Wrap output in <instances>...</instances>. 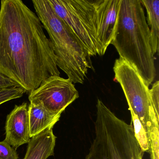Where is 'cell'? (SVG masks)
<instances>
[{"instance_id":"cell-1","label":"cell","mask_w":159,"mask_h":159,"mask_svg":"<svg viewBox=\"0 0 159 159\" xmlns=\"http://www.w3.org/2000/svg\"><path fill=\"white\" fill-rule=\"evenodd\" d=\"M43 28L38 16L21 0L1 2L0 73L29 93L60 74Z\"/></svg>"},{"instance_id":"cell-2","label":"cell","mask_w":159,"mask_h":159,"mask_svg":"<svg viewBox=\"0 0 159 159\" xmlns=\"http://www.w3.org/2000/svg\"><path fill=\"white\" fill-rule=\"evenodd\" d=\"M111 44L134 67L148 86L156 75L149 28L140 0H121L117 26Z\"/></svg>"},{"instance_id":"cell-3","label":"cell","mask_w":159,"mask_h":159,"mask_svg":"<svg viewBox=\"0 0 159 159\" xmlns=\"http://www.w3.org/2000/svg\"><path fill=\"white\" fill-rule=\"evenodd\" d=\"M95 136L84 159H143L131 124L98 99Z\"/></svg>"},{"instance_id":"cell-4","label":"cell","mask_w":159,"mask_h":159,"mask_svg":"<svg viewBox=\"0 0 159 159\" xmlns=\"http://www.w3.org/2000/svg\"><path fill=\"white\" fill-rule=\"evenodd\" d=\"M37 16L50 37L57 65L73 83L83 84L90 67L83 46L55 13L48 0H33Z\"/></svg>"},{"instance_id":"cell-5","label":"cell","mask_w":159,"mask_h":159,"mask_svg":"<svg viewBox=\"0 0 159 159\" xmlns=\"http://www.w3.org/2000/svg\"><path fill=\"white\" fill-rule=\"evenodd\" d=\"M55 13L80 41L89 57L104 55L93 25L94 0H48Z\"/></svg>"},{"instance_id":"cell-6","label":"cell","mask_w":159,"mask_h":159,"mask_svg":"<svg viewBox=\"0 0 159 159\" xmlns=\"http://www.w3.org/2000/svg\"><path fill=\"white\" fill-rule=\"evenodd\" d=\"M113 71L115 80L124 93L130 112L138 117L149 134L151 117L148 86L134 68L120 57L115 60Z\"/></svg>"},{"instance_id":"cell-7","label":"cell","mask_w":159,"mask_h":159,"mask_svg":"<svg viewBox=\"0 0 159 159\" xmlns=\"http://www.w3.org/2000/svg\"><path fill=\"white\" fill-rule=\"evenodd\" d=\"M79 97V92L70 79L52 76L30 92L29 99L30 103L41 105L52 114L61 115Z\"/></svg>"},{"instance_id":"cell-8","label":"cell","mask_w":159,"mask_h":159,"mask_svg":"<svg viewBox=\"0 0 159 159\" xmlns=\"http://www.w3.org/2000/svg\"><path fill=\"white\" fill-rule=\"evenodd\" d=\"M120 2L121 0H94V26L104 55L114 37Z\"/></svg>"},{"instance_id":"cell-9","label":"cell","mask_w":159,"mask_h":159,"mask_svg":"<svg viewBox=\"0 0 159 159\" xmlns=\"http://www.w3.org/2000/svg\"><path fill=\"white\" fill-rule=\"evenodd\" d=\"M27 103L16 105L7 116L4 140L14 148L29 142L30 139L29 117Z\"/></svg>"},{"instance_id":"cell-10","label":"cell","mask_w":159,"mask_h":159,"mask_svg":"<svg viewBox=\"0 0 159 159\" xmlns=\"http://www.w3.org/2000/svg\"><path fill=\"white\" fill-rule=\"evenodd\" d=\"M56 137L48 129L31 138L24 159H47L54 154Z\"/></svg>"},{"instance_id":"cell-11","label":"cell","mask_w":159,"mask_h":159,"mask_svg":"<svg viewBox=\"0 0 159 159\" xmlns=\"http://www.w3.org/2000/svg\"><path fill=\"white\" fill-rule=\"evenodd\" d=\"M30 138L48 129H52L61 115L52 114L42 106L30 103L28 107Z\"/></svg>"},{"instance_id":"cell-12","label":"cell","mask_w":159,"mask_h":159,"mask_svg":"<svg viewBox=\"0 0 159 159\" xmlns=\"http://www.w3.org/2000/svg\"><path fill=\"white\" fill-rule=\"evenodd\" d=\"M140 1L147 11V23L150 31L152 48L154 55L159 48V1L140 0Z\"/></svg>"},{"instance_id":"cell-13","label":"cell","mask_w":159,"mask_h":159,"mask_svg":"<svg viewBox=\"0 0 159 159\" xmlns=\"http://www.w3.org/2000/svg\"><path fill=\"white\" fill-rule=\"evenodd\" d=\"M131 122L135 137L143 152L150 151L149 136L138 117L131 112Z\"/></svg>"},{"instance_id":"cell-14","label":"cell","mask_w":159,"mask_h":159,"mask_svg":"<svg viewBox=\"0 0 159 159\" xmlns=\"http://www.w3.org/2000/svg\"><path fill=\"white\" fill-rule=\"evenodd\" d=\"M159 124L152 123L149 131L150 151L151 159H159Z\"/></svg>"},{"instance_id":"cell-15","label":"cell","mask_w":159,"mask_h":159,"mask_svg":"<svg viewBox=\"0 0 159 159\" xmlns=\"http://www.w3.org/2000/svg\"><path fill=\"white\" fill-rule=\"evenodd\" d=\"M25 89L21 86H16L0 90V105L17 98H20L26 93Z\"/></svg>"},{"instance_id":"cell-16","label":"cell","mask_w":159,"mask_h":159,"mask_svg":"<svg viewBox=\"0 0 159 159\" xmlns=\"http://www.w3.org/2000/svg\"><path fill=\"white\" fill-rule=\"evenodd\" d=\"M0 159H18L15 149L5 140L0 142Z\"/></svg>"},{"instance_id":"cell-17","label":"cell","mask_w":159,"mask_h":159,"mask_svg":"<svg viewBox=\"0 0 159 159\" xmlns=\"http://www.w3.org/2000/svg\"><path fill=\"white\" fill-rule=\"evenodd\" d=\"M16 86H20L11 79L0 73V90Z\"/></svg>"}]
</instances>
